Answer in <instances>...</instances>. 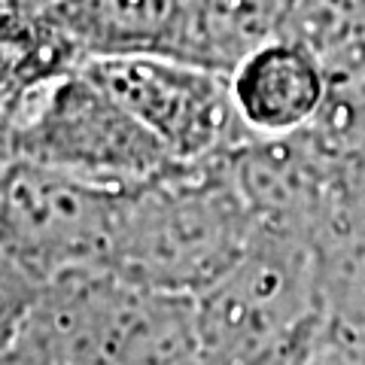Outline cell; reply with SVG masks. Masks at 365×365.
<instances>
[{"mask_svg": "<svg viewBox=\"0 0 365 365\" xmlns=\"http://www.w3.org/2000/svg\"><path fill=\"white\" fill-rule=\"evenodd\" d=\"M332 76L304 43L280 37L232 73V95L250 131L280 137L304 128L326 107Z\"/></svg>", "mask_w": 365, "mask_h": 365, "instance_id": "52a82bcc", "label": "cell"}, {"mask_svg": "<svg viewBox=\"0 0 365 365\" xmlns=\"http://www.w3.org/2000/svg\"><path fill=\"white\" fill-rule=\"evenodd\" d=\"M307 295L304 265L295 250L259 241L235 268L198 295L195 332L201 350L225 365L247 362L287 335Z\"/></svg>", "mask_w": 365, "mask_h": 365, "instance_id": "5b68a950", "label": "cell"}, {"mask_svg": "<svg viewBox=\"0 0 365 365\" xmlns=\"http://www.w3.org/2000/svg\"><path fill=\"white\" fill-rule=\"evenodd\" d=\"M295 0H198L195 64L232 76L250 55L287 37Z\"/></svg>", "mask_w": 365, "mask_h": 365, "instance_id": "ba28073f", "label": "cell"}, {"mask_svg": "<svg viewBox=\"0 0 365 365\" xmlns=\"http://www.w3.org/2000/svg\"><path fill=\"white\" fill-rule=\"evenodd\" d=\"M91 58H162L195 61L198 0H58L40 9Z\"/></svg>", "mask_w": 365, "mask_h": 365, "instance_id": "8992f818", "label": "cell"}, {"mask_svg": "<svg viewBox=\"0 0 365 365\" xmlns=\"http://www.w3.org/2000/svg\"><path fill=\"white\" fill-rule=\"evenodd\" d=\"M58 4V0H4V16H25V13H40V9Z\"/></svg>", "mask_w": 365, "mask_h": 365, "instance_id": "9c48e42d", "label": "cell"}, {"mask_svg": "<svg viewBox=\"0 0 365 365\" xmlns=\"http://www.w3.org/2000/svg\"><path fill=\"white\" fill-rule=\"evenodd\" d=\"M204 165H182L128 192L107 274L150 295L198 299L235 268L256 228L232 182Z\"/></svg>", "mask_w": 365, "mask_h": 365, "instance_id": "6da1fadb", "label": "cell"}, {"mask_svg": "<svg viewBox=\"0 0 365 365\" xmlns=\"http://www.w3.org/2000/svg\"><path fill=\"white\" fill-rule=\"evenodd\" d=\"M6 158L116 192H134L182 168L86 64L6 110Z\"/></svg>", "mask_w": 365, "mask_h": 365, "instance_id": "7a4b0ae2", "label": "cell"}, {"mask_svg": "<svg viewBox=\"0 0 365 365\" xmlns=\"http://www.w3.org/2000/svg\"><path fill=\"white\" fill-rule=\"evenodd\" d=\"M86 71L131 110L180 165H204L247 128L235 107L232 76L195 61L131 55L91 58Z\"/></svg>", "mask_w": 365, "mask_h": 365, "instance_id": "277c9868", "label": "cell"}, {"mask_svg": "<svg viewBox=\"0 0 365 365\" xmlns=\"http://www.w3.org/2000/svg\"><path fill=\"white\" fill-rule=\"evenodd\" d=\"M0 198L6 265L31 280H58L104 271L128 192L6 158Z\"/></svg>", "mask_w": 365, "mask_h": 365, "instance_id": "3957f363", "label": "cell"}]
</instances>
